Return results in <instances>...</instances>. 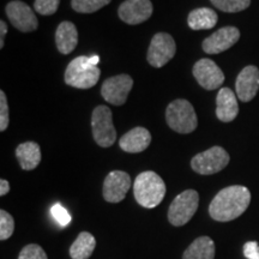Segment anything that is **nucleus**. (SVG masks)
Segmentation results:
<instances>
[{
    "mask_svg": "<svg viewBox=\"0 0 259 259\" xmlns=\"http://www.w3.org/2000/svg\"><path fill=\"white\" fill-rule=\"evenodd\" d=\"M16 156H17L22 169H35L41 162L40 145L35 142H25V143L19 144L16 149Z\"/></svg>",
    "mask_w": 259,
    "mask_h": 259,
    "instance_id": "nucleus-19",
    "label": "nucleus"
},
{
    "mask_svg": "<svg viewBox=\"0 0 259 259\" xmlns=\"http://www.w3.org/2000/svg\"><path fill=\"white\" fill-rule=\"evenodd\" d=\"M60 0H35L34 9L42 16H51L57 12Z\"/></svg>",
    "mask_w": 259,
    "mask_h": 259,
    "instance_id": "nucleus-26",
    "label": "nucleus"
},
{
    "mask_svg": "<svg viewBox=\"0 0 259 259\" xmlns=\"http://www.w3.org/2000/svg\"><path fill=\"white\" fill-rule=\"evenodd\" d=\"M239 114V106L235 93L229 88L220 89L216 97V116L222 122H231Z\"/></svg>",
    "mask_w": 259,
    "mask_h": 259,
    "instance_id": "nucleus-17",
    "label": "nucleus"
},
{
    "mask_svg": "<svg viewBox=\"0 0 259 259\" xmlns=\"http://www.w3.org/2000/svg\"><path fill=\"white\" fill-rule=\"evenodd\" d=\"M151 143V135L147 128L135 127L130 130L119 141L122 150L130 154H138L144 151Z\"/></svg>",
    "mask_w": 259,
    "mask_h": 259,
    "instance_id": "nucleus-16",
    "label": "nucleus"
},
{
    "mask_svg": "<svg viewBox=\"0 0 259 259\" xmlns=\"http://www.w3.org/2000/svg\"><path fill=\"white\" fill-rule=\"evenodd\" d=\"M18 259H48L46 252L40 245L30 244L27 245L19 252Z\"/></svg>",
    "mask_w": 259,
    "mask_h": 259,
    "instance_id": "nucleus-27",
    "label": "nucleus"
},
{
    "mask_svg": "<svg viewBox=\"0 0 259 259\" xmlns=\"http://www.w3.org/2000/svg\"><path fill=\"white\" fill-rule=\"evenodd\" d=\"M134 193L139 205L147 209L156 208L164 198L166 184L155 171H143L136 178Z\"/></svg>",
    "mask_w": 259,
    "mask_h": 259,
    "instance_id": "nucleus-2",
    "label": "nucleus"
},
{
    "mask_svg": "<svg viewBox=\"0 0 259 259\" xmlns=\"http://www.w3.org/2000/svg\"><path fill=\"white\" fill-rule=\"evenodd\" d=\"M166 120L169 127L178 134L187 135L198 126L193 106L187 100H176L170 102L166 111Z\"/></svg>",
    "mask_w": 259,
    "mask_h": 259,
    "instance_id": "nucleus-4",
    "label": "nucleus"
},
{
    "mask_svg": "<svg viewBox=\"0 0 259 259\" xmlns=\"http://www.w3.org/2000/svg\"><path fill=\"white\" fill-rule=\"evenodd\" d=\"M215 242L209 236H199L184 252L183 259H213Z\"/></svg>",
    "mask_w": 259,
    "mask_h": 259,
    "instance_id": "nucleus-20",
    "label": "nucleus"
},
{
    "mask_svg": "<svg viewBox=\"0 0 259 259\" xmlns=\"http://www.w3.org/2000/svg\"><path fill=\"white\" fill-rule=\"evenodd\" d=\"M193 76L202 88L206 90H215L225 82V74L215 61L211 59H200L194 64Z\"/></svg>",
    "mask_w": 259,
    "mask_h": 259,
    "instance_id": "nucleus-12",
    "label": "nucleus"
},
{
    "mask_svg": "<svg viewBox=\"0 0 259 259\" xmlns=\"http://www.w3.org/2000/svg\"><path fill=\"white\" fill-rule=\"evenodd\" d=\"M56 44L61 54H70L78 44V31L76 25L65 21L59 24L56 31Z\"/></svg>",
    "mask_w": 259,
    "mask_h": 259,
    "instance_id": "nucleus-18",
    "label": "nucleus"
},
{
    "mask_svg": "<svg viewBox=\"0 0 259 259\" xmlns=\"http://www.w3.org/2000/svg\"><path fill=\"white\" fill-rule=\"evenodd\" d=\"M236 95L242 102H250L259 90V69L253 65L244 67L235 82Z\"/></svg>",
    "mask_w": 259,
    "mask_h": 259,
    "instance_id": "nucleus-15",
    "label": "nucleus"
},
{
    "mask_svg": "<svg viewBox=\"0 0 259 259\" xmlns=\"http://www.w3.org/2000/svg\"><path fill=\"white\" fill-rule=\"evenodd\" d=\"M199 194L194 190H186L174 198L168 209V221L170 225L181 227L190 222L198 209Z\"/></svg>",
    "mask_w": 259,
    "mask_h": 259,
    "instance_id": "nucleus-5",
    "label": "nucleus"
},
{
    "mask_svg": "<svg viewBox=\"0 0 259 259\" xmlns=\"http://www.w3.org/2000/svg\"><path fill=\"white\" fill-rule=\"evenodd\" d=\"M96 240L89 232H82L70 247V257L72 259H88L95 250Z\"/></svg>",
    "mask_w": 259,
    "mask_h": 259,
    "instance_id": "nucleus-22",
    "label": "nucleus"
},
{
    "mask_svg": "<svg viewBox=\"0 0 259 259\" xmlns=\"http://www.w3.org/2000/svg\"><path fill=\"white\" fill-rule=\"evenodd\" d=\"M229 155L221 147H212L203 153L197 154L191 160V167L196 173L202 176H211L219 173L228 166Z\"/></svg>",
    "mask_w": 259,
    "mask_h": 259,
    "instance_id": "nucleus-7",
    "label": "nucleus"
},
{
    "mask_svg": "<svg viewBox=\"0 0 259 259\" xmlns=\"http://www.w3.org/2000/svg\"><path fill=\"white\" fill-rule=\"evenodd\" d=\"M6 32H8V25L4 21H0V48H4Z\"/></svg>",
    "mask_w": 259,
    "mask_h": 259,
    "instance_id": "nucleus-31",
    "label": "nucleus"
},
{
    "mask_svg": "<svg viewBox=\"0 0 259 259\" xmlns=\"http://www.w3.org/2000/svg\"><path fill=\"white\" fill-rule=\"evenodd\" d=\"M131 187V178L126 171L113 170L103 181L102 194L108 203H120Z\"/></svg>",
    "mask_w": 259,
    "mask_h": 259,
    "instance_id": "nucleus-11",
    "label": "nucleus"
},
{
    "mask_svg": "<svg viewBox=\"0 0 259 259\" xmlns=\"http://www.w3.org/2000/svg\"><path fill=\"white\" fill-rule=\"evenodd\" d=\"M10 191V184L8 180L2 179L0 180V196L4 197L5 194H8Z\"/></svg>",
    "mask_w": 259,
    "mask_h": 259,
    "instance_id": "nucleus-32",
    "label": "nucleus"
},
{
    "mask_svg": "<svg viewBox=\"0 0 259 259\" xmlns=\"http://www.w3.org/2000/svg\"><path fill=\"white\" fill-rule=\"evenodd\" d=\"M177 52L174 38L167 32H157L149 45L147 59L153 67L160 69L173 59Z\"/></svg>",
    "mask_w": 259,
    "mask_h": 259,
    "instance_id": "nucleus-8",
    "label": "nucleus"
},
{
    "mask_svg": "<svg viewBox=\"0 0 259 259\" xmlns=\"http://www.w3.org/2000/svg\"><path fill=\"white\" fill-rule=\"evenodd\" d=\"M101 71L90 63V57H77L67 65L65 71V83L78 89H89L99 82Z\"/></svg>",
    "mask_w": 259,
    "mask_h": 259,
    "instance_id": "nucleus-3",
    "label": "nucleus"
},
{
    "mask_svg": "<svg viewBox=\"0 0 259 259\" xmlns=\"http://www.w3.org/2000/svg\"><path fill=\"white\" fill-rule=\"evenodd\" d=\"M6 15L16 29L23 31L30 32L36 30L38 27V22L34 11L29 5L19 0L9 3L6 5Z\"/></svg>",
    "mask_w": 259,
    "mask_h": 259,
    "instance_id": "nucleus-10",
    "label": "nucleus"
},
{
    "mask_svg": "<svg viewBox=\"0 0 259 259\" xmlns=\"http://www.w3.org/2000/svg\"><path fill=\"white\" fill-rule=\"evenodd\" d=\"M111 2L112 0H71V5L74 11L79 14H93L105 8Z\"/></svg>",
    "mask_w": 259,
    "mask_h": 259,
    "instance_id": "nucleus-23",
    "label": "nucleus"
},
{
    "mask_svg": "<svg viewBox=\"0 0 259 259\" xmlns=\"http://www.w3.org/2000/svg\"><path fill=\"white\" fill-rule=\"evenodd\" d=\"M244 255L247 259H259V245L257 241H248L244 245Z\"/></svg>",
    "mask_w": 259,
    "mask_h": 259,
    "instance_id": "nucleus-30",
    "label": "nucleus"
},
{
    "mask_svg": "<svg viewBox=\"0 0 259 259\" xmlns=\"http://www.w3.org/2000/svg\"><path fill=\"white\" fill-rule=\"evenodd\" d=\"M240 38V31L235 27H223L203 41L206 54H220L234 46Z\"/></svg>",
    "mask_w": 259,
    "mask_h": 259,
    "instance_id": "nucleus-14",
    "label": "nucleus"
},
{
    "mask_svg": "<svg viewBox=\"0 0 259 259\" xmlns=\"http://www.w3.org/2000/svg\"><path fill=\"white\" fill-rule=\"evenodd\" d=\"M10 115H9V105L5 93L0 92V131L4 132L9 126Z\"/></svg>",
    "mask_w": 259,
    "mask_h": 259,
    "instance_id": "nucleus-29",
    "label": "nucleus"
},
{
    "mask_svg": "<svg viewBox=\"0 0 259 259\" xmlns=\"http://www.w3.org/2000/svg\"><path fill=\"white\" fill-rule=\"evenodd\" d=\"M118 15L126 24H141L153 15V4L150 0H125L119 6Z\"/></svg>",
    "mask_w": 259,
    "mask_h": 259,
    "instance_id": "nucleus-13",
    "label": "nucleus"
},
{
    "mask_svg": "<svg viewBox=\"0 0 259 259\" xmlns=\"http://www.w3.org/2000/svg\"><path fill=\"white\" fill-rule=\"evenodd\" d=\"M99 61H100V58L97 57V56L90 57V63H92L93 65H95V66H97V64H99Z\"/></svg>",
    "mask_w": 259,
    "mask_h": 259,
    "instance_id": "nucleus-33",
    "label": "nucleus"
},
{
    "mask_svg": "<svg viewBox=\"0 0 259 259\" xmlns=\"http://www.w3.org/2000/svg\"><path fill=\"white\" fill-rule=\"evenodd\" d=\"M219 16L209 8L196 9L190 12L187 23L192 30H208L218 24Z\"/></svg>",
    "mask_w": 259,
    "mask_h": 259,
    "instance_id": "nucleus-21",
    "label": "nucleus"
},
{
    "mask_svg": "<svg viewBox=\"0 0 259 259\" xmlns=\"http://www.w3.org/2000/svg\"><path fill=\"white\" fill-rule=\"evenodd\" d=\"M15 231V220L5 210H0V240H8Z\"/></svg>",
    "mask_w": 259,
    "mask_h": 259,
    "instance_id": "nucleus-25",
    "label": "nucleus"
},
{
    "mask_svg": "<svg viewBox=\"0 0 259 259\" xmlns=\"http://www.w3.org/2000/svg\"><path fill=\"white\" fill-rule=\"evenodd\" d=\"M51 212L54 220H56L61 227L69 226L71 223V220H72L71 219V215L69 213V211H67V210L65 209L60 203L54 204V205L52 206Z\"/></svg>",
    "mask_w": 259,
    "mask_h": 259,
    "instance_id": "nucleus-28",
    "label": "nucleus"
},
{
    "mask_svg": "<svg viewBox=\"0 0 259 259\" xmlns=\"http://www.w3.org/2000/svg\"><path fill=\"white\" fill-rule=\"evenodd\" d=\"M132 87H134V79L128 74H118L103 82L101 95L111 105L122 106L127 100Z\"/></svg>",
    "mask_w": 259,
    "mask_h": 259,
    "instance_id": "nucleus-9",
    "label": "nucleus"
},
{
    "mask_svg": "<svg viewBox=\"0 0 259 259\" xmlns=\"http://www.w3.org/2000/svg\"><path fill=\"white\" fill-rule=\"evenodd\" d=\"M250 203L251 192L247 187L228 186L213 197L209 205V213L215 221L229 222L241 216Z\"/></svg>",
    "mask_w": 259,
    "mask_h": 259,
    "instance_id": "nucleus-1",
    "label": "nucleus"
},
{
    "mask_svg": "<svg viewBox=\"0 0 259 259\" xmlns=\"http://www.w3.org/2000/svg\"><path fill=\"white\" fill-rule=\"evenodd\" d=\"M92 128L94 139L100 147L109 148L115 143L116 131L113 124L112 111L107 106H97L94 109Z\"/></svg>",
    "mask_w": 259,
    "mask_h": 259,
    "instance_id": "nucleus-6",
    "label": "nucleus"
},
{
    "mask_svg": "<svg viewBox=\"0 0 259 259\" xmlns=\"http://www.w3.org/2000/svg\"><path fill=\"white\" fill-rule=\"evenodd\" d=\"M213 6L228 14L244 11L250 6L251 0H210Z\"/></svg>",
    "mask_w": 259,
    "mask_h": 259,
    "instance_id": "nucleus-24",
    "label": "nucleus"
}]
</instances>
